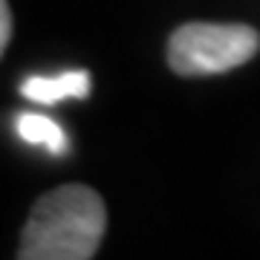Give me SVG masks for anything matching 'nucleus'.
<instances>
[{
	"instance_id": "nucleus-1",
	"label": "nucleus",
	"mask_w": 260,
	"mask_h": 260,
	"mask_svg": "<svg viewBox=\"0 0 260 260\" xmlns=\"http://www.w3.org/2000/svg\"><path fill=\"white\" fill-rule=\"evenodd\" d=\"M107 211L87 185H64L41 197L20 240L23 260H87L104 237Z\"/></svg>"
},
{
	"instance_id": "nucleus-2",
	"label": "nucleus",
	"mask_w": 260,
	"mask_h": 260,
	"mask_svg": "<svg viewBox=\"0 0 260 260\" xmlns=\"http://www.w3.org/2000/svg\"><path fill=\"white\" fill-rule=\"evenodd\" d=\"M257 49V29L246 23H185L168 41V64L179 75H214L246 64Z\"/></svg>"
},
{
	"instance_id": "nucleus-3",
	"label": "nucleus",
	"mask_w": 260,
	"mask_h": 260,
	"mask_svg": "<svg viewBox=\"0 0 260 260\" xmlns=\"http://www.w3.org/2000/svg\"><path fill=\"white\" fill-rule=\"evenodd\" d=\"M90 73L87 70H70L61 75H32L20 84V93L35 104H58L64 99H87L90 95Z\"/></svg>"
},
{
	"instance_id": "nucleus-4",
	"label": "nucleus",
	"mask_w": 260,
	"mask_h": 260,
	"mask_svg": "<svg viewBox=\"0 0 260 260\" xmlns=\"http://www.w3.org/2000/svg\"><path fill=\"white\" fill-rule=\"evenodd\" d=\"M18 136L29 145H41L47 148L52 156H64L70 150V142H67V133L58 127L52 119L47 116H38V113H23L18 116Z\"/></svg>"
},
{
	"instance_id": "nucleus-5",
	"label": "nucleus",
	"mask_w": 260,
	"mask_h": 260,
	"mask_svg": "<svg viewBox=\"0 0 260 260\" xmlns=\"http://www.w3.org/2000/svg\"><path fill=\"white\" fill-rule=\"evenodd\" d=\"M9 38H12V12H9V3L0 0V55L9 44Z\"/></svg>"
}]
</instances>
